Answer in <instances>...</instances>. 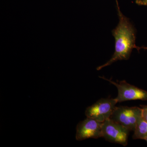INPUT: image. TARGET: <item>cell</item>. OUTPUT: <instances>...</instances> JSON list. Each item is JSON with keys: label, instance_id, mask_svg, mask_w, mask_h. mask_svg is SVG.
<instances>
[{"label": "cell", "instance_id": "cell-1", "mask_svg": "<svg viewBox=\"0 0 147 147\" xmlns=\"http://www.w3.org/2000/svg\"><path fill=\"white\" fill-rule=\"evenodd\" d=\"M117 7L119 21L118 25L112 31L115 40V52L110 60L98 66L97 70H100L117 61L128 60L134 48L139 50V47L135 44L136 33L133 25L129 19L121 12L119 6Z\"/></svg>", "mask_w": 147, "mask_h": 147}, {"label": "cell", "instance_id": "cell-2", "mask_svg": "<svg viewBox=\"0 0 147 147\" xmlns=\"http://www.w3.org/2000/svg\"><path fill=\"white\" fill-rule=\"evenodd\" d=\"M142 118V108L119 106L115 107L110 119L129 131H134L137 123Z\"/></svg>", "mask_w": 147, "mask_h": 147}, {"label": "cell", "instance_id": "cell-3", "mask_svg": "<svg viewBox=\"0 0 147 147\" xmlns=\"http://www.w3.org/2000/svg\"><path fill=\"white\" fill-rule=\"evenodd\" d=\"M129 131L124 126L110 119H108L102 123V137L112 143L126 146Z\"/></svg>", "mask_w": 147, "mask_h": 147}, {"label": "cell", "instance_id": "cell-4", "mask_svg": "<svg viewBox=\"0 0 147 147\" xmlns=\"http://www.w3.org/2000/svg\"><path fill=\"white\" fill-rule=\"evenodd\" d=\"M117 103L115 98H101L88 107L85 114L87 117L103 123L110 118Z\"/></svg>", "mask_w": 147, "mask_h": 147}, {"label": "cell", "instance_id": "cell-5", "mask_svg": "<svg viewBox=\"0 0 147 147\" xmlns=\"http://www.w3.org/2000/svg\"><path fill=\"white\" fill-rule=\"evenodd\" d=\"M115 85L117 88L118 94L115 98L117 102H121L131 100H147V91L128 84L125 81L115 82L104 77H100Z\"/></svg>", "mask_w": 147, "mask_h": 147}, {"label": "cell", "instance_id": "cell-6", "mask_svg": "<svg viewBox=\"0 0 147 147\" xmlns=\"http://www.w3.org/2000/svg\"><path fill=\"white\" fill-rule=\"evenodd\" d=\"M102 123L94 119L87 117L77 125L76 139L78 141H82L102 137Z\"/></svg>", "mask_w": 147, "mask_h": 147}, {"label": "cell", "instance_id": "cell-7", "mask_svg": "<svg viewBox=\"0 0 147 147\" xmlns=\"http://www.w3.org/2000/svg\"><path fill=\"white\" fill-rule=\"evenodd\" d=\"M134 131L133 139L144 140L147 136V122L142 118L137 123Z\"/></svg>", "mask_w": 147, "mask_h": 147}, {"label": "cell", "instance_id": "cell-8", "mask_svg": "<svg viewBox=\"0 0 147 147\" xmlns=\"http://www.w3.org/2000/svg\"><path fill=\"white\" fill-rule=\"evenodd\" d=\"M142 118L147 122V105L142 106Z\"/></svg>", "mask_w": 147, "mask_h": 147}, {"label": "cell", "instance_id": "cell-9", "mask_svg": "<svg viewBox=\"0 0 147 147\" xmlns=\"http://www.w3.org/2000/svg\"><path fill=\"white\" fill-rule=\"evenodd\" d=\"M136 3L138 5L147 6V0H136Z\"/></svg>", "mask_w": 147, "mask_h": 147}, {"label": "cell", "instance_id": "cell-10", "mask_svg": "<svg viewBox=\"0 0 147 147\" xmlns=\"http://www.w3.org/2000/svg\"><path fill=\"white\" fill-rule=\"evenodd\" d=\"M141 49H144L145 50H147V47H139V50H140Z\"/></svg>", "mask_w": 147, "mask_h": 147}, {"label": "cell", "instance_id": "cell-11", "mask_svg": "<svg viewBox=\"0 0 147 147\" xmlns=\"http://www.w3.org/2000/svg\"><path fill=\"white\" fill-rule=\"evenodd\" d=\"M144 140H146V142H147V136L146 137H145V139H144Z\"/></svg>", "mask_w": 147, "mask_h": 147}]
</instances>
